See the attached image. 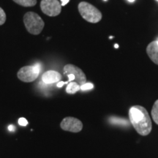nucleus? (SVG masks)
<instances>
[{
  "instance_id": "6e6552de",
  "label": "nucleus",
  "mask_w": 158,
  "mask_h": 158,
  "mask_svg": "<svg viewBox=\"0 0 158 158\" xmlns=\"http://www.w3.org/2000/svg\"><path fill=\"white\" fill-rule=\"evenodd\" d=\"M62 76L55 70H48L44 73L42 76V81L45 84H51L60 81Z\"/></svg>"
},
{
  "instance_id": "f257e3e1",
  "label": "nucleus",
  "mask_w": 158,
  "mask_h": 158,
  "mask_svg": "<svg viewBox=\"0 0 158 158\" xmlns=\"http://www.w3.org/2000/svg\"><path fill=\"white\" fill-rule=\"evenodd\" d=\"M130 123L140 135H149L152 130V122L149 114L141 106H134L129 110Z\"/></svg>"
},
{
  "instance_id": "0eeeda50",
  "label": "nucleus",
  "mask_w": 158,
  "mask_h": 158,
  "mask_svg": "<svg viewBox=\"0 0 158 158\" xmlns=\"http://www.w3.org/2000/svg\"><path fill=\"white\" fill-rule=\"evenodd\" d=\"M63 73L65 76L69 74H73L75 76V82L78 84L80 86L86 83V78L84 73L78 67L75 66L73 64H68L64 67Z\"/></svg>"
},
{
  "instance_id": "f3484780",
  "label": "nucleus",
  "mask_w": 158,
  "mask_h": 158,
  "mask_svg": "<svg viewBox=\"0 0 158 158\" xmlns=\"http://www.w3.org/2000/svg\"><path fill=\"white\" fill-rule=\"evenodd\" d=\"M68 77V78H69V80L68 81V84L70 82H72V81H75V76H74V75H73V74H69V75H68V76H67Z\"/></svg>"
},
{
  "instance_id": "7ed1b4c3",
  "label": "nucleus",
  "mask_w": 158,
  "mask_h": 158,
  "mask_svg": "<svg viewBox=\"0 0 158 158\" xmlns=\"http://www.w3.org/2000/svg\"><path fill=\"white\" fill-rule=\"evenodd\" d=\"M78 11L84 19L89 23H98L102 19V13L94 5L81 2L78 5Z\"/></svg>"
},
{
  "instance_id": "6ab92c4d",
  "label": "nucleus",
  "mask_w": 158,
  "mask_h": 158,
  "mask_svg": "<svg viewBox=\"0 0 158 158\" xmlns=\"http://www.w3.org/2000/svg\"><path fill=\"white\" fill-rule=\"evenodd\" d=\"M69 1L70 0H61V2H62V4H61V5L62 6H65L69 2Z\"/></svg>"
},
{
  "instance_id": "20e7f679",
  "label": "nucleus",
  "mask_w": 158,
  "mask_h": 158,
  "mask_svg": "<svg viewBox=\"0 0 158 158\" xmlns=\"http://www.w3.org/2000/svg\"><path fill=\"white\" fill-rule=\"evenodd\" d=\"M40 72V64L29 65L21 68L17 73L19 79L23 82L30 83L36 80Z\"/></svg>"
},
{
  "instance_id": "f03ea898",
  "label": "nucleus",
  "mask_w": 158,
  "mask_h": 158,
  "mask_svg": "<svg viewBox=\"0 0 158 158\" xmlns=\"http://www.w3.org/2000/svg\"><path fill=\"white\" fill-rule=\"evenodd\" d=\"M23 23L27 30L31 35H37L44 28L45 23L38 14L34 12H28L23 16Z\"/></svg>"
},
{
  "instance_id": "39448f33",
  "label": "nucleus",
  "mask_w": 158,
  "mask_h": 158,
  "mask_svg": "<svg viewBox=\"0 0 158 158\" xmlns=\"http://www.w3.org/2000/svg\"><path fill=\"white\" fill-rule=\"evenodd\" d=\"M40 8L44 14L50 17H54L60 14L62 5L58 0H42Z\"/></svg>"
},
{
  "instance_id": "ddd939ff",
  "label": "nucleus",
  "mask_w": 158,
  "mask_h": 158,
  "mask_svg": "<svg viewBox=\"0 0 158 158\" xmlns=\"http://www.w3.org/2000/svg\"><path fill=\"white\" fill-rule=\"evenodd\" d=\"M152 115L153 120L156 124H158V100H156L154 104L152 109Z\"/></svg>"
},
{
  "instance_id": "412c9836",
  "label": "nucleus",
  "mask_w": 158,
  "mask_h": 158,
  "mask_svg": "<svg viewBox=\"0 0 158 158\" xmlns=\"http://www.w3.org/2000/svg\"><path fill=\"white\" fill-rule=\"evenodd\" d=\"M128 2H133L134 1H135V0H127Z\"/></svg>"
},
{
  "instance_id": "a211bd4d",
  "label": "nucleus",
  "mask_w": 158,
  "mask_h": 158,
  "mask_svg": "<svg viewBox=\"0 0 158 158\" xmlns=\"http://www.w3.org/2000/svg\"><path fill=\"white\" fill-rule=\"evenodd\" d=\"M66 84H68V81H65V82H64V81H59V82H58V84H57V86H58L59 88H61L63 86V85Z\"/></svg>"
},
{
  "instance_id": "2eb2a0df",
  "label": "nucleus",
  "mask_w": 158,
  "mask_h": 158,
  "mask_svg": "<svg viewBox=\"0 0 158 158\" xmlns=\"http://www.w3.org/2000/svg\"><path fill=\"white\" fill-rule=\"evenodd\" d=\"M93 88H94V85L91 84V83H85L84 84H83L81 86V89L82 91L90 90Z\"/></svg>"
},
{
  "instance_id": "aec40b11",
  "label": "nucleus",
  "mask_w": 158,
  "mask_h": 158,
  "mask_svg": "<svg viewBox=\"0 0 158 158\" xmlns=\"http://www.w3.org/2000/svg\"><path fill=\"white\" fill-rule=\"evenodd\" d=\"M8 128H9L10 131H14L15 129V127H14V126H13V125H10Z\"/></svg>"
},
{
  "instance_id": "1a4fd4ad",
  "label": "nucleus",
  "mask_w": 158,
  "mask_h": 158,
  "mask_svg": "<svg viewBox=\"0 0 158 158\" xmlns=\"http://www.w3.org/2000/svg\"><path fill=\"white\" fill-rule=\"evenodd\" d=\"M147 52L151 60L156 64H158V42L157 40L153 41L148 45Z\"/></svg>"
},
{
  "instance_id": "4be33fe9",
  "label": "nucleus",
  "mask_w": 158,
  "mask_h": 158,
  "mask_svg": "<svg viewBox=\"0 0 158 158\" xmlns=\"http://www.w3.org/2000/svg\"><path fill=\"white\" fill-rule=\"evenodd\" d=\"M115 48H118V45L117 44L115 45Z\"/></svg>"
},
{
  "instance_id": "f8f14e48",
  "label": "nucleus",
  "mask_w": 158,
  "mask_h": 158,
  "mask_svg": "<svg viewBox=\"0 0 158 158\" xmlns=\"http://www.w3.org/2000/svg\"><path fill=\"white\" fill-rule=\"evenodd\" d=\"M13 2L23 7H33L37 4V0H13Z\"/></svg>"
},
{
  "instance_id": "5701e85b",
  "label": "nucleus",
  "mask_w": 158,
  "mask_h": 158,
  "mask_svg": "<svg viewBox=\"0 0 158 158\" xmlns=\"http://www.w3.org/2000/svg\"><path fill=\"white\" fill-rule=\"evenodd\" d=\"M104 1H107V0H104Z\"/></svg>"
},
{
  "instance_id": "9b49d317",
  "label": "nucleus",
  "mask_w": 158,
  "mask_h": 158,
  "mask_svg": "<svg viewBox=\"0 0 158 158\" xmlns=\"http://www.w3.org/2000/svg\"><path fill=\"white\" fill-rule=\"evenodd\" d=\"M81 89V86L76 82H70L66 88V92L68 94H74Z\"/></svg>"
},
{
  "instance_id": "4468645a",
  "label": "nucleus",
  "mask_w": 158,
  "mask_h": 158,
  "mask_svg": "<svg viewBox=\"0 0 158 158\" xmlns=\"http://www.w3.org/2000/svg\"><path fill=\"white\" fill-rule=\"evenodd\" d=\"M6 21V14L4 10L0 7V26L3 25Z\"/></svg>"
},
{
  "instance_id": "423d86ee",
  "label": "nucleus",
  "mask_w": 158,
  "mask_h": 158,
  "mask_svg": "<svg viewBox=\"0 0 158 158\" xmlns=\"http://www.w3.org/2000/svg\"><path fill=\"white\" fill-rule=\"evenodd\" d=\"M60 127L65 131L78 133L82 130L83 124L78 118L68 116L62 120L60 124Z\"/></svg>"
},
{
  "instance_id": "393cba45",
  "label": "nucleus",
  "mask_w": 158,
  "mask_h": 158,
  "mask_svg": "<svg viewBox=\"0 0 158 158\" xmlns=\"http://www.w3.org/2000/svg\"><path fill=\"white\" fill-rule=\"evenodd\" d=\"M157 42H158V40H157Z\"/></svg>"
},
{
  "instance_id": "9d476101",
  "label": "nucleus",
  "mask_w": 158,
  "mask_h": 158,
  "mask_svg": "<svg viewBox=\"0 0 158 158\" xmlns=\"http://www.w3.org/2000/svg\"><path fill=\"white\" fill-rule=\"evenodd\" d=\"M109 122L113 124H118V125L122 126H128L129 125V122L125 118H122L119 117H115V116H112L109 118Z\"/></svg>"
},
{
  "instance_id": "b1692460",
  "label": "nucleus",
  "mask_w": 158,
  "mask_h": 158,
  "mask_svg": "<svg viewBox=\"0 0 158 158\" xmlns=\"http://www.w3.org/2000/svg\"><path fill=\"white\" fill-rule=\"evenodd\" d=\"M156 1H157V2H158V0H156Z\"/></svg>"
},
{
  "instance_id": "dca6fc26",
  "label": "nucleus",
  "mask_w": 158,
  "mask_h": 158,
  "mask_svg": "<svg viewBox=\"0 0 158 158\" xmlns=\"http://www.w3.org/2000/svg\"><path fill=\"white\" fill-rule=\"evenodd\" d=\"M19 124L21 126H27L28 124V122L25 118H20L19 119Z\"/></svg>"
}]
</instances>
